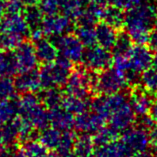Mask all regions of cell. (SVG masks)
I'll list each match as a JSON object with an SVG mask.
<instances>
[{
    "instance_id": "5",
    "label": "cell",
    "mask_w": 157,
    "mask_h": 157,
    "mask_svg": "<svg viewBox=\"0 0 157 157\" xmlns=\"http://www.w3.org/2000/svg\"><path fill=\"white\" fill-rule=\"evenodd\" d=\"M129 72L126 75L128 84H132L139 78V75L153 64L151 50L145 44H135L128 53Z\"/></svg>"
},
{
    "instance_id": "22",
    "label": "cell",
    "mask_w": 157,
    "mask_h": 157,
    "mask_svg": "<svg viewBox=\"0 0 157 157\" xmlns=\"http://www.w3.org/2000/svg\"><path fill=\"white\" fill-rule=\"evenodd\" d=\"M87 0H60V13L72 20H79L85 12Z\"/></svg>"
},
{
    "instance_id": "32",
    "label": "cell",
    "mask_w": 157,
    "mask_h": 157,
    "mask_svg": "<svg viewBox=\"0 0 157 157\" xmlns=\"http://www.w3.org/2000/svg\"><path fill=\"white\" fill-rule=\"evenodd\" d=\"M140 82L148 92H157V68L151 66L142 72L140 76Z\"/></svg>"
},
{
    "instance_id": "28",
    "label": "cell",
    "mask_w": 157,
    "mask_h": 157,
    "mask_svg": "<svg viewBox=\"0 0 157 157\" xmlns=\"http://www.w3.org/2000/svg\"><path fill=\"white\" fill-rule=\"evenodd\" d=\"M23 16L29 26L30 31L41 28L44 14L42 13L39 6H37L36 4L26 6L23 9Z\"/></svg>"
},
{
    "instance_id": "53",
    "label": "cell",
    "mask_w": 157,
    "mask_h": 157,
    "mask_svg": "<svg viewBox=\"0 0 157 157\" xmlns=\"http://www.w3.org/2000/svg\"><path fill=\"white\" fill-rule=\"evenodd\" d=\"M156 26H157V21H156Z\"/></svg>"
},
{
    "instance_id": "51",
    "label": "cell",
    "mask_w": 157,
    "mask_h": 157,
    "mask_svg": "<svg viewBox=\"0 0 157 157\" xmlns=\"http://www.w3.org/2000/svg\"><path fill=\"white\" fill-rule=\"evenodd\" d=\"M152 2H153V4L157 7V0H152Z\"/></svg>"
},
{
    "instance_id": "18",
    "label": "cell",
    "mask_w": 157,
    "mask_h": 157,
    "mask_svg": "<svg viewBox=\"0 0 157 157\" xmlns=\"http://www.w3.org/2000/svg\"><path fill=\"white\" fill-rule=\"evenodd\" d=\"M95 34H96V44L106 49H113L119 34L117 29L107 24L106 22H100L95 26Z\"/></svg>"
},
{
    "instance_id": "26",
    "label": "cell",
    "mask_w": 157,
    "mask_h": 157,
    "mask_svg": "<svg viewBox=\"0 0 157 157\" xmlns=\"http://www.w3.org/2000/svg\"><path fill=\"white\" fill-rule=\"evenodd\" d=\"M61 136H62V131L56 129L54 127L44 128L39 134L40 142L46 147L48 150H56L58 148L60 143Z\"/></svg>"
},
{
    "instance_id": "35",
    "label": "cell",
    "mask_w": 157,
    "mask_h": 157,
    "mask_svg": "<svg viewBox=\"0 0 157 157\" xmlns=\"http://www.w3.org/2000/svg\"><path fill=\"white\" fill-rule=\"evenodd\" d=\"M16 91L14 80L11 79L10 76L0 77V99L14 98Z\"/></svg>"
},
{
    "instance_id": "38",
    "label": "cell",
    "mask_w": 157,
    "mask_h": 157,
    "mask_svg": "<svg viewBox=\"0 0 157 157\" xmlns=\"http://www.w3.org/2000/svg\"><path fill=\"white\" fill-rule=\"evenodd\" d=\"M24 4L20 0H8L6 2V13L7 14H17L23 12Z\"/></svg>"
},
{
    "instance_id": "16",
    "label": "cell",
    "mask_w": 157,
    "mask_h": 157,
    "mask_svg": "<svg viewBox=\"0 0 157 157\" xmlns=\"http://www.w3.org/2000/svg\"><path fill=\"white\" fill-rule=\"evenodd\" d=\"M49 113V124H51L52 127L65 131V130H70L74 127L75 118L73 114L65 110L62 106L55 107V108L48 109Z\"/></svg>"
},
{
    "instance_id": "30",
    "label": "cell",
    "mask_w": 157,
    "mask_h": 157,
    "mask_svg": "<svg viewBox=\"0 0 157 157\" xmlns=\"http://www.w3.org/2000/svg\"><path fill=\"white\" fill-rule=\"evenodd\" d=\"M63 93L57 88H49L45 89L41 96V101L44 106L48 109L55 108V107L62 106L63 102Z\"/></svg>"
},
{
    "instance_id": "50",
    "label": "cell",
    "mask_w": 157,
    "mask_h": 157,
    "mask_svg": "<svg viewBox=\"0 0 157 157\" xmlns=\"http://www.w3.org/2000/svg\"><path fill=\"white\" fill-rule=\"evenodd\" d=\"M62 157H76V155L73 153V151H72V152L68 153V154H66V155H63Z\"/></svg>"
},
{
    "instance_id": "27",
    "label": "cell",
    "mask_w": 157,
    "mask_h": 157,
    "mask_svg": "<svg viewBox=\"0 0 157 157\" xmlns=\"http://www.w3.org/2000/svg\"><path fill=\"white\" fill-rule=\"evenodd\" d=\"M75 35L79 38L85 47H90L96 44V34H95V26L91 23L80 22L75 29Z\"/></svg>"
},
{
    "instance_id": "11",
    "label": "cell",
    "mask_w": 157,
    "mask_h": 157,
    "mask_svg": "<svg viewBox=\"0 0 157 157\" xmlns=\"http://www.w3.org/2000/svg\"><path fill=\"white\" fill-rule=\"evenodd\" d=\"M14 58L19 72L35 70L39 60L37 58L34 44L28 41H22L14 49Z\"/></svg>"
},
{
    "instance_id": "23",
    "label": "cell",
    "mask_w": 157,
    "mask_h": 157,
    "mask_svg": "<svg viewBox=\"0 0 157 157\" xmlns=\"http://www.w3.org/2000/svg\"><path fill=\"white\" fill-rule=\"evenodd\" d=\"M72 151L76 157H93L95 152V144L90 134L82 133L80 136L76 137Z\"/></svg>"
},
{
    "instance_id": "25",
    "label": "cell",
    "mask_w": 157,
    "mask_h": 157,
    "mask_svg": "<svg viewBox=\"0 0 157 157\" xmlns=\"http://www.w3.org/2000/svg\"><path fill=\"white\" fill-rule=\"evenodd\" d=\"M62 107L73 115H79V114L87 112L89 107H91V103H89L86 98L67 95L66 97L63 98Z\"/></svg>"
},
{
    "instance_id": "47",
    "label": "cell",
    "mask_w": 157,
    "mask_h": 157,
    "mask_svg": "<svg viewBox=\"0 0 157 157\" xmlns=\"http://www.w3.org/2000/svg\"><path fill=\"white\" fill-rule=\"evenodd\" d=\"M20 1L23 3L24 5L28 6V5H34V4H36V3H38V1H39V0H20Z\"/></svg>"
},
{
    "instance_id": "2",
    "label": "cell",
    "mask_w": 157,
    "mask_h": 157,
    "mask_svg": "<svg viewBox=\"0 0 157 157\" xmlns=\"http://www.w3.org/2000/svg\"><path fill=\"white\" fill-rule=\"evenodd\" d=\"M102 107L110 127L116 131H124L135 122V115L126 95L122 92L103 95Z\"/></svg>"
},
{
    "instance_id": "43",
    "label": "cell",
    "mask_w": 157,
    "mask_h": 157,
    "mask_svg": "<svg viewBox=\"0 0 157 157\" xmlns=\"http://www.w3.org/2000/svg\"><path fill=\"white\" fill-rule=\"evenodd\" d=\"M149 116L152 118V120L157 124V100L152 102V105L149 110Z\"/></svg>"
},
{
    "instance_id": "36",
    "label": "cell",
    "mask_w": 157,
    "mask_h": 157,
    "mask_svg": "<svg viewBox=\"0 0 157 157\" xmlns=\"http://www.w3.org/2000/svg\"><path fill=\"white\" fill-rule=\"evenodd\" d=\"M38 6L44 15H52L60 12V0H39Z\"/></svg>"
},
{
    "instance_id": "45",
    "label": "cell",
    "mask_w": 157,
    "mask_h": 157,
    "mask_svg": "<svg viewBox=\"0 0 157 157\" xmlns=\"http://www.w3.org/2000/svg\"><path fill=\"white\" fill-rule=\"evenodd\" d=\"M0 157H17L16 151H12L10 149H4L3 151L0 152Z\"/></svg>"
},
{
    "instance_id": "8",
    "label": "cell",
    "mask_w": 157,
    "mask_h": 157,
    "mask_svg": "<svg viewBox=\"0 0 157 157\" xmlns=\"http://www.w3.org/2000/svg\"><path fill=\"white\" fill-rule=\"evenodd\" d=\"M54 43L60 57L67 59L71 63L82 61V57L85 52L84 50L85 46L75 34L65 33L63 35L55 37Z\"/></svg>"
},
{
    "instance_id": "4",
    "label": "cell",
    "mask_w": 157,
    "mask_h": 157,
    "mask_svg": "<svg viewBox=\"0 0 157 157\" xmlns=\"http://www.w3.org/2000/svg\"><path fill=\"white\" fill-rule=\"evenodd\" d=\"M71 64L70 61L60 56L54 62L44 64L39 71L42 88L49 89L65 85L71 73Z\"/></svg>"
},
{
    "instance_id": "3",
    "label": "cell",
    "mask_w": 157,
    "mask_h": 157,
    "mask_svg": "<svg viewBox=\"0 0 157 157\" xmlns=\"http://www.w3.org/2000/svg\"><path fill=\"white\" fill-rule=\"evenodd\" d=\"M19 116L27 120L35 129L42 130L49 124V113L35 93H25L18 99Z\"/></svg>"
},
{
    "instance_id": "20",
    "label": "cell",
    "mask_w": 157,
    "mask_h": 157,
    "mask_svg": "<svg viewBox=\"0 0 157 157\" xmlns=\"http://www.w3.org/2000/svg\"><path fill=\"white\" fill-rule=\"evenodd\" d=\"M17 157H47L48 149L39 140L29 139L22 142L21 146L16 150Z\"/></svg>"
},
{
    "instance_id": "31",
    "label": "cell",
    "mask_w": 157,
    "mask_h": 157,
    "mask_svg": "<svg viewBox=\"0 0 157 157\" xmlns=\"http://www.w3.org/2000/svg\"><path fill=\"white\" fill-rule=\"evenodd\" d=\"M117 136H118V131H116L112 127H102L97 132L94 133V136L92 138L95 146L99 147L117 140Z\"/></svg>"
},
{
    "instance_id": "1",
    "label": "cell",
    "mask_w": 157,
    "mask_h": 157,
    "mask_svg": "<svg viewBox=\"0 0 157 157\" xmlns=\"http://www.w3.org/2000/svg\"><path fill=\"white\" fill-rule=\"evenodd\" d=\"M157 7L143 2L125 14L124 28L127 36L134 44H146L152 29L156 26Z\"/></svg>"
},
{
    "instance_id": "42",
    "label": "cell",
    "mask_w": 157,
    "mask_h": 157,
    "mask_svg": "<svg viewBox=\"0 0 157 157\" xmlns=\"http://www.w3.org/2000/svg\"><path fill=\"white\" fill-rule=\"evenodd\" d=\"M148 42H149V44H150L151 49H153V50H155L157 52V30L151 32Z\"/></svg>"
},
{
    "instance_id": "44",
    "label": "cell",
    "mask_w": 157,
    "mask_h": 157,
    "mask_svg": "<svg viewBox=\"0 0 157 157\" xmlns=\"http://www.w3.org/2000/svg\"><path fill=\"white\" fill-rule=\"evenodd\" d=\"M6 2L3 0H0V24L3 21V19L6 16Z\"/></svg>"
},
{
    "instance_id": "13",
    "label": "cell",
    "mask_w": 157,
    "mask_h": 157,
    "mask_svg": "<svg viewBox=\"0 0 157 157\" xmlns=\"http://www.w3.org/2000/svg\"><path fill=\"white\" fill-rule=\"evenodd\" d=\"M105 119L99 114L95 113H88L84 112L82 114H79L75 118L74 121V127L80 131L81 133L87 134H94L97 132L99 129L104 127Z\"/></svg>"
},
{
    "instance_id": "10",
    "label": "cell",
    "mask_w": 157,
    "mask_h": 157,
    "mask_svg": "<svg viewBox=\"0 0 157 157\" xmlns=\"http://www.w3.org/2000/svg\"><path fill=\"white\" fill-rule=\"evenodd\" d=\"M121 141L132 154L146 151L150 146L148 130L139 125L137 127H129L124 130Z\"/></svg>"
},
{
    "instance_id": "41",
    "label": "cell",
    "mask_w": 157,
    "mask_h": 157,
    "mask_svg": "<svg viewBox=\"0 0 157 157\" xmlns=\"http://www.w3.org/2000/svg\"><path fill=\"white\" fill-rule=\"evenodd\" d=\"M8 147H9V145H8V142H7L4 130H3V126L0 125V152Z\"/></svg>"
},
{
    "instance_id": "19",
    "label": "cell",
    "mask_w": 157,
    "mask_h": 157,
    "mask_svg": "<svg viewBox=\"0 0 157 157\" xmlns=\"http://www.w3.org/2000/svg\"><path fill=\"white\" fill-rule=\"evenodd\" d=\"M149 93L150 92H148L145 89H136L133 91L130 96V105L137 116L147 115L149 113L153 102L151 95Z\"/></svg>"
},
{
    "instance_id": "12",
    "label": "cell",
    "mask_w": 157,
    "mask_h": 157,
    "mask_svg": "<svg viewBox=\"0 0 157 157\" xmlns=\"http://www.w3.org/2000/svg\"><path fill=\"white\" fill-rule=\"evenodd\" d=\"M72 27V19L62 13L45 15L42 21L41 29L44 35L58 37L68 33Z\"/></svg>"
},
{
    "instance_id": "49",
    "label": "cell",
    "mask_w": 157,
    "mask_h": 157,
    "mask_svg": "<svg viewBox=\"0 0 157 157\" xmlns=\"http://www.w3.org/2000/svg\"><path fill=\"white\" fill-rule=\"evenodd\" d=\"M152 65L157 68V52H156V54L153 56V64Z\"/></svg>"
},
{
    "instance_id": "39",
    "label": "cell",
    "mask_w": 157,
    "mask_h": 157,
    "mask_svg": "<svg viewBox=\"0 0 157 157\" xmlns=\"http://www.w3.org/2000/svg\"><path fill=\"white\" fill-rule=\"evenodd\" d=\"M149 138H150V146L152 148V153L157 157V125H154L149 130Z\"/></svg>"
},
{
    "instance_id": "17",
    "label": "cell",
    "mask_w": 157,
    "mask_h": 157,
    "mask_svg": "<svg viewBox=\"0 0 157 157\" xmlns=\"http://www.w3.org/2000/svg\"><path fill=\"white\" fill-rule=\"evenodd\" d=\"M35 47L37 58L39 62L43 64L52 63L59 57V53L54 42L42 37L35 41Z\"/></svg>"
},
{
    "instance_id": "46",
    "label": "cell",
    "mask_w": 157,
    "mask_h": 157,
    "mask_svg": "<svg viewBox=\"0 0 157 157\" xmlns=\"http://www.w3.org/2000/svg\"><path fill=\"white\" fill-rule=\"evenodd\" d=\"M131 157H155V156L153 155V153L147 152V150H146V151H143V152L134 153Z\"/></svg>"
},
{
    "instance_id": "7",
    "label": "cell",
    "mask_w": 157,
    "mask_h": 157,
    "mask_svg": "<svg viewBox=\"0 0 157 157\" xmlns=\"http://www.w3.org/2000/svg\"><path fill=\"white\" fill-rule=\"evenodd\" d=\"M95 76L89 73L85 68H77L68 77L65 84V93L75 97L86 98L88 94L93 89Z\"/></svg>"
},
{
    "instance_id": "48",
    "label": "cell",
    "mask_w": 157,
    "mask_h": 157,
    "mask_svg": "<svg viewBox=\"0 0 157 157\" xmlns=\"http://www.w3.org/2000/svg\"><path fill=\"white\" fill-rule=\"evenodd\" d=\"M47 157H62L57 151H53L51 153H48V156Z\"/></svg>"
},
{
    "instance_id": "52",
    "label": "cell",
    "mask_w": 157,
    "mask_h": 157,
    "mask_svg": "<svg viewBox=\"0 0 157 157\" xmlns=\"http://www.w3.org/2000/svg\"><path fill=\"white\" fill-rule=\"evenodd\" d=\"M87 1H88V2H89V1H92V0H87Z\"/></svg>"
},
{
    "instance_id": "34",
    "label": "cell",
    "mask_w": 157,
    "mask_h": 157,
    "mask_svg": "<svg viewBox=\"0 0 157 157\" xmlns=\"http://www.w3.org/2000/svg\"><path fill=\"white\" fill-rule=\"evenodd\" d=\"M23 38L6 31L0 34V49L2 51H12L21 43Z\"/></svg>"
},
{
    "instance_id": "40",
    "label": "cell",
    "mask_w": 157,
    "mask_h": 157,
    "mask_svg": "<svg viewBox=\"0 0 157 157\" xmlns=\"http://www.w3.org/2000/svg\"><path fill=\"white\" fill-rule=\"evenodd\" d=\"M139 117L140 118L138 120V125L145 129H147L148 131L155 125V122L152 120V118L150 116L143 115V116H139Z\"/></svg>"
},
{
    "instance_id": "24",
    "label": "cell",
    "mask_w": 157,
    "mask_h": 157,
    "mask_svg": "<svg viewBox=\"0 0 157 157\" xmlns=\"http://www.w3.org/2000/svg\"><path fill=\"white\" fill-rule=\"evenodd\" d=\"M19 115L18 99H0V125L9 123Z\"/></svg>"
},
{
    "instance_id": "29",
    "label": "cell",
    "mask_w": 157,
    "mask_h": 157,
    "mask_svg": "<svg viewBox=\"0 0 157 157\" xmlns=\"http://www.w3.org/2000/svg\"><path fill=\"white\" fill-rule=\"evenodd\" d=\"M103 21L112 27L119 29L124 25L125 14L123 10H121L114 6H107L104 14H103Z\"/></svg>"
},
{
    "instance_id": "9",
    "label": "cell",
    "mask_w": 157,
    "mask_h": 157,
    "mask_svg": "<svg viewBox=\"0 0 157 157\" xmlns=\"http://www.w3.org/2000/svg\"><path fill=\"white\" fill-rule=\"evenodd\" d=\"M82 62L87 69L92 71H102L109 68L112 64V54L109 49L95 44L87 47L82 57Z\"/></svg>"
},
{
    "instance_id": "14",
    "label": "cell",
    "mask_w": 157,
    "mask_h": 157,
    "mask_svg": "<svg viewBox=\"0 0 157 157\" xmlns=\"http://www.w3.org/2000/svg\"><path fill=\"white\" fill-rule=\"evenodd\" d=\"M0 29L2 31L15 34L21 38H25L30 34V28L26 22L23 14H7L0 24Z\"/></svg>"
},
{
    "instance_id": "33",
    "label": "cell",
    "mask_w": 157,
    "mask_h": 157,
    "mask_svg": "<svg viewBox=\"0 0 157 157\" xmlns=\"http://www.w3.org/2000/svg\"><path fill=\"white\" fill-rule=\"evenodd\" d=\"M76 137L77 136L75 135V133L70 131V130L62 131V136H61L60 143L58 145V148L56 149V151L58 152L61 156L66 155L68 153L72 152Z\"/></svg>"
},
{
    "instance_id": "21",
    "label": "cell",
    "mask_w": 157,
    "mask_h": 157,
    "mask_svg": "<svg viewBox=\"0 0 157 157\" xmlns=\"http://www.w3.org/2000/svg\"><path fill=\"white\" fill-rule=\"evenodd\" d=\"M133 154L120 140H115L109 144L99 146L93 157H131Z\"/></svg>"
},
{
    "instance_id": "15",
    "label": "cell",
    "mask_w": 157,
    "mask_h": 157,
    "mask_svg": "<svg viewBox=\"0 0 157 157\" xmlns=\"http://www.w3.org/2000/svg\"><path fill=\"white\" fill-rule=\"evenodd\" d=\"M16 90L20 93H35L42 88L39 72L36 70L20 72L14 80Z\"/></svg>"
},
{
    "instance_id": "6",
    "label": "cell",
    "mask_w": 157,
    "mask_h": 157,
    "mask_svg": "<svg viewBox=\"0 0 157 157\" xmlns=\"http://www.w3.org/2000/svg\"><path fill=\"white\" fill-rule=\"evenodd\" d=\"M128 85L125 75L115 68H107L95 76L93 89L101 95H110L121 92Z\"/></svg>"
},
{
    "instance_id": "37",
    "label": "cell",
    "mask_w": 157,
    "mask_h": 157,
    "mask_svg": "<svg viewBox=\"0 0 157 157\" xmlns=\"http://www.w3.org/2000/svg\"><path fill=\"white\" fill-rule=\"evenodd\" d=\"M147 0H107L111 6L117 7L123 11H128L136 6L142 4L143 2H146Z\"/></svg>"
}]
</instances>
